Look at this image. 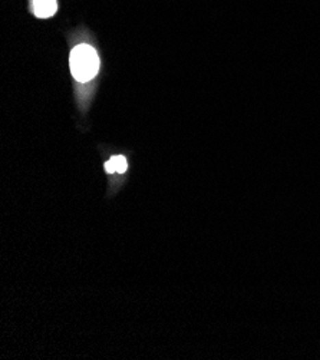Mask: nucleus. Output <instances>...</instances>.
I'll list each match as a JSON object with an SVG mask.
<instances>
[{"label": "nucleus", "instance_id": "1", "mask_svg": "<svg viewBox=\"0 0 320 360\" xmlns=\"http://www.w3.org/2000/svg\"><path fill=\"white\" fill-rule=\"evenodd\" d=\"M69 66L73 78L78 82L93 81L99 70L98 52L88 43L76 44L69 56Z\"/></svg>", "mask_w": 320, "mask_h": 360}, {"label": "nucleus", "instance_id": "2", "mask_svg": "<svg viewBox=\"0 0 320 360\" xmlns=\"http://www.w3.org/2000/svg\"><path fill=\"white\" fill-rule=\"evenodd\" d=\"M32 9L35 16L40 19L52 18L58 10L56 0H32Z\"/></svg>", "mask_w": 320, "mask_h": 360}, {"label": "nucleus", "instance_id": "3", "mask_svg": "<svg viewBox=\"0 0 320 360\" xmlns=\"http://www.w3.org/2000/svg\"><path fill=\"white\" fill-rule=\"evenodd\" d=\"M127 167L128 162L124 155H115L108 162H105V170L110 174H115V172L124 174L127 171Z\"/></svg>", "mask_w": 320, "mask_h": 360}]
</instances>
